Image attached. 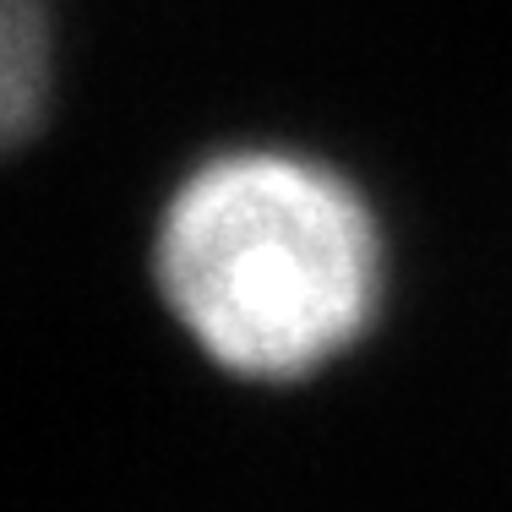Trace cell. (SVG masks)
<instances>
[{"mask_svg": "<svg viewBox=\"0 0 512 512\" xmlns=\"http://www.w3.org/2000/svg\"><path fill=\"white\" fill-rule=\"evenodd\" d=\"M158 289L197 349L295 382L360 344L382 306V224L338 169L284 148L197 164L158 224Z\"/></svg>", "mask_w": 512, "mask_h": 512, "instance_id": "1", "label": "cell"}, {"mask_svg": "<svg viewBox=\"0 0 512 512\" xmlns=\"http://www.w3.org/2000/svg\"><path fill=\"white\" fill-rule=\"evenodd\" d=\"M50 93V6L0 0V148L22 142Z\"/></svg>", "mask_w": 512, "mask_h": 512, "instance_id": "2", "label": "cell"}]
</instances>
